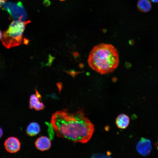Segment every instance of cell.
Listing matches in <instances>:
<instances>
[{
    "mask_svg": "<svg viewBox=\"0 0 158 158\" xmlns=\"http://www.w3.org/2000/svg\"><path fill=\"white\" fill-rule=\"evenodd\" d=\"M51 122L58 137L75 142H87L95 130L92 123L80 110L73 113L66 109L56 111Z\"/></svg>",
    "mask_w": 158,
    "mask_h": 158,
    "instance_id": "obj_1",
    "label": "cell"
},
{
    "mask_svg": "<svg viewBox=\"0 0 158 158\" xmlns=\"http://www.w3.org/2000/svg\"><path fill=\"white\" fill-rule=\"evenodd\" d=\"M88 63L93 70L101 74L111 73L119 63L117 49L111 44L102 43L94 46L90 51Z\"/></svg>",
    "mask_w": 158,
    "mask_h": 158,
    "instance_id": "obj_2",
    "label": "cell"
},
{
    "mask_svg": "<svg viewBox=\"0 0 158 158\" xmlns=\"http://www.w3.org/2000/svg\"><path fill=\"white\" fill-rule=\"evenodd\" d=\"M30 22V20L13 21L2 34L1 39L2 44L7 49L20 45L22 42L23 34L25 27Z\"/></svg>",
    "mask_w": 158,
    "mask_h": 158,
    "instance_id": "obj_3",
    "label": "cell"
},
{
    "mask_svg": "<svg viewBox=\"0 0 158 158\" xmlns=\"http://www.w3.org/2000/svg\"><path fill=\"white\" fill-rule=\"evenodd\" d=\"M3 9L9 14L11 18L15 20L24 21L26 19L27 14L22 3H17L7 2L2 6Z\"/></svg>",
    "mask_w": 158,
    "mask_h": 158,
    "instance_id": "obj_4",
    "label": "cell"
},
{
    "mask_svg": "<svg viewBox=\"0 0 158 158\" xmlns=\"http://www.w3.org/2000/svg\"><path fill=\"white\" fill-rule=\"evenodd\" d=\"M136 149L141 155L147 156L151 153L152 149L151 141L149 139L141 138L137 144Z\"/></svg>",
    "mask_w": 158,
    "mask_h": 158,
    "instance_id": "obj_5",
    "label": "cell"
},
{
    "mask_svg": "<svg viewBox=\"0 0 158 158\" xmlns=\"http://www.w3.org/2000/svg\"><path fill=\"white\" fill-rule=\"evenodd\" d=\"M20 142L19 140L14 137H9L4 142L5 149L8 152L11 153L18 152L20 149Z\"/></svg>",
    "mask_w": 158,
    "mask_h": 158,
    "instance_id": "obj_6",
    "label": "cell"
},
{
    "mask_svg": "<svg viewBox=\"0 0 158 158\" xmlns=\"http://www.w3.org/2000/svg\"><path fill=\"white\" fill-rule=\"evenodd\" d=\"M41 99V95L36 90L35 94H32L30 96L29 101V108L38 111L42 110L45 107L43 103L40 101Z\"/></svg>",
    "mask_w": 158,
    "mask_h": 158,
    "instance_id": "obj_7",
    "label": "cell"
},
{
    "mask_svg": "<svg viewBox=\"0 0 158 158\" xmlns=\"http://www.w3.org/2000/svg\"><path fill=\"white\" fill-rule=\"evenodd\" d=\"M51 145L50 140L44 136L40 137L37 138L35 142V145L37 149L44 151L50 149Z\"/></svg>",
    "mask_w": 158,
    "mask_h": 158,
    "instance_id": "obj_8",
    "label": "cell"
},
{
    "mask_svg": "<svg viewBox=\"0 0 158 158\" xmlns=\"http://www.w3.org/2000/svg\"><path fill=\"white\" fill-rule=\"evenodd\" d=\"M130 121L129 117L126 114H119L117 117L116 123L118 128L124 129L128 126Z\"/></svg>",
    "mask_w": 158,
    "mask_h": 158,
    "instance_id": "obj_9",
    "label": "cell"
},
{
    "mask_svg": "<svg viewBox=\"0 0 158 158\" xmlns=\"http://www.w3.org/2000/svg\"><path fill=\"white\" fill-rule=\"evenodd\" d=\"M40 127L39 124L36 122H32L28 126L26 132L27 134L30 136H33L37 135L40 132Z\"/></svg>",
    "mask_w": 158,
    "mask_h": 158,
    "instance_id": "obj_10",
    "label": "cell"
},
{
    "mask_svg": "<svg viewBox=\"0 0 158 158\" xmlns=\"http://www.w3.org/2000/svg\"><path fill=\"white\" fill-rule=\"evenodd\" d=\"M138 10L143 12L150 11L152 8V5L149 0H139L137 3Z\"/></svg>",
    "mask_w": 158,
    "mask_h": 158,
    "instance_id": "obj_11",
    "label": "cell"
},
{
    "mask_svg": "<svg viewBox=\"0 0 158 158\" xmlns=\"http://www.w3.org/2000/svg\"><path fill=\"white\" fill-rule=\"evenodd\" d=\"M110 154H107V155L102 154V153H99L96 154H93L92 157L94 158H99V157H111L109 156Z\"/></svg>",
    "mask_w": 158,
    "mask_h": 158,
    "instance_id": "obj_12",
    "label": "cell"
},
{
    "mask_svg": "<svg viewBox=\"0 0 158 158\" xmlns=\"http://www.w3.org/2000/svg\"><path fill=\"white\" fill-rule=\"evenodd\" d=\"M5 3V0H0V8Z\"/></svg>",
    "mask_w": 158,
    "mask_h": 158,
    "instance_id": "obj_13",
    "label": "cell"
},
{
    "mask_svg": "<svg viewBox=\"0 0 158 158\" xmlns=\"http://www.w3.org/2000/svg\"><path fill=\"white\" fill-rule=\"evenodd\" d=\"M44 4L45 6H49L50 4V2L48 0H45V1H44Z\"/></svg>",
    "mask_w": 158,
    "mask_h": 158,
    "instance_id": "obj_14",
    "label": "cell"
},
{
    "mask_svg": "<svg viewBox=\"0 0 158 158\" xmlns=\"http://www.w3.org/2000/svg\"><path fill=\"white\" fill-rule=\"evenodd\" d=\"M154 145L157 149L158 150V139L157 141L154 143Z\"/></svg>",
    "mask_w": 158,
    "mask_h": 158,
    "instance_id": "obj_15",
    "label": "cell"
},
{
    "mask_svg": "<svg viewBox=\"0 0 158 158\" xmlns=\"http://www.w3.org/2000/svg\"><path fill=\"white\" fill-rule=\"evenodd\" d=\"M3 131L2 129L0 127V138H1L3 135Z\"/></svg>",
    "mask_w": 158,
    "mask_h": 158,
    "instance_id": "obj_16",
    "label": "cell"
},
{
    "mask_svg": "<svg viewBox=\"0 0 158 158\" xmlns=\"http://www.w3.org/2000/svg\"><path fill=\"white\" fill-rule=\"evenodd\" d=\"M150 1L154 3H158V0H150Z\"/></svg>",
    "mask_w": 158,
    "mask_h": 158,
    "instance_id": "obj_17",
    "label": "cell"
},
{
    "mask_svg": "<svg viewBox=\"0 0 158 158\" xmlns=\"http://www.w3.org/2000/svg\"><path fill=\"white\" fill-rule=\"evenodd\" d=\"M2 36V34L1 31L0 30V40L1 39Z\"/></svg>",
    "mask_w": 158,
    "mask_h": 158,
    "instance_id": "obj_18",
    "label": "cell"
},
{
    "mask_svg": "<svg viewBox=\"0 0 158 158\" xmlns=\"http://www.w3.org/2000/svg\"><path fill=\"white\" fill-rule=\"evenodd\" d=\"M59 0L60 1H65V0Z\"/></svg>",
    "mask_w": 158,
    "mask_h": 158,
    "instance_id": "obj_19",
    "label": "cell"
}]
</instances>
